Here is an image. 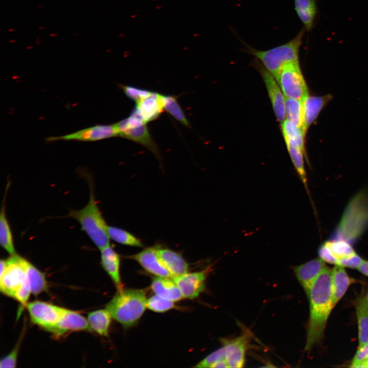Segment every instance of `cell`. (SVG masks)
I'll return each instance as SVG.
<instances>
[{"mask_svg": "<svg viewBox=\"0 0 368 368\" xmlns=\"http://www.w3.org/2000/svg\"><path fill=\"white\" fill-rule=\"evenodd\" d=\"M307 297L310 303V315L305 350L308 352L322 340L328 317L334 307L331 269L326 267L320 274Z\"/></svg>", "mask_w": 368, "mask_h": 368, "instance_id": "1", "label": "cell"}, {"mask_svg": "<svg viewBox=\"0 0 368 368\" xmlns=\"http://www.w3.org/2000/svg\"><path fill=\"white\" fill-rule=\"evenodd\" d=\"M368 228V191L356 194L349 201L331 240L354 243Z\"/></svg>", "mask_w": 368, "mask_h": 368, "instance_id": "2", "label": "cell"}, {"mask_svg": "<svg viewBox=\"0 0 368 368\" xmlns=\"http://www.w3.org/2000/svg\"><path fill=\"white\" fill-rule=\"evenodd\" d=\"M87 177L90 195L86 205L78 210H71L68 217L76 220L95 246L100 250L110 245L109 237L105 220L96 199L94 185L89 176Z\"/></svg>", "mask_w": 368, "mask_h": 368, "instance_id": "3", "label": "cell"}, {"mask_svg": "<svg viewBox=\"0 0 368 368\" xmlns=\"http://www.w3.org/2000/svg\"><path fill=\"white\" fill-rule=\"evenodd\" d=\"M147 298L144 290L124 289L118 290L106 308L112 318L124 328L135 325L147 307Z\"/></svg>", "mask_w": 368, "mask_h": 368, "instance_id": "4", "label": "cell"}, {"mask_svg": "<svg viewBox=\"0 0 368 368\" xmlns=\"http://www.w3.org/2000/svg\"><path fill=\"white\" fill-rule=\"evenodd\" d=\"M305 29L302 28L292 39L271 49L261 51L246 45L245 52L255 57L276 79L286 64L299 61V51Z\"/></svg>", "mask_w": 368, "mask_h": 368, "instance_id": "5", "label": "cell"}, {"mask_svg": "<svg viewBox=\"0 0 368 368\" xmlns=\"http://www.w3.org/2000/svg\"><path fill=\"white\" fill-rule=\"evenodd\" d=\"M28 262L16 253L1 260L0 289L2 293L15 298L20 289L29 284Z\"/></svg>", "mask_w": 368, "mask_h": 368, "instance_id": "6", "label": "cell"}, {"mask_svg": "<svg viewBox=\"0 0 368 368\" xmlns=\"http://www.w3.org/2000/svg\"><path fill=\"white\" fill-rule=\"evenodd\" d=\"M275 80L286 98L303 101L309 95L299 61L285 65Z\"/></svg>", "mask_w": 368, "mask_h": 368, "instance_id": "7", "label": "cell"}, {"mask_svg": "<svg viewBox=\"0 0 368 368\" xmlns=\"http://www.w3.org/2000/svg\"><path fill=\"white\" fill-rule=\"evenodd\" d=\"M31 321L48 331L58 321L65 309L40 301L28 303L26 306Z\"/></svg>", "mask_w": 368, "mask_h": 368, "instance_id": "8", "label": "cell"}, {"mask_svg": "<svg viewBox=\"0 0 368 368\" xmlns=\"http://www.w3.org/2000/svg\"><path fill=\"white\" fill-rule=\"evenodd\" d=\"M116 136H119V132L116 124H114L112 125H97L72 133L59 136L50 137L47 140L49 141L72 140L92 142Z\"/></svg>", "mask_w": 368, "mask_h": 368, "instance_id": "9", "label": "cell"}, {"mask_svg": "<svg viewBox=\"0 0 368 368\" xmlns=\"http://www.w3.org/2000/svg\"><path fill=\"white\" fill-rule=\"evenodd\" d=\"M255 65L263 78L275 116L278 121L282 123L286 120V97L274 77L258 61Z\"/></svg>", "mask_w": 368, "mask_h": 368, "instance_id": "10", "label": "cell"}, {"mask_svg": "<svg viewBox=\"0 0 368 368\" xmlns=\"http://www.w3.org/2000/svg\"><path fill=\"white\" fill-rule=\"evenodd\" d=\"M250 340V334L247 332L235 338L221 339L229 367L240 368L244 366L246 352Z\"/></svg>", "mask_w": 368, "mask_h": 368, "instance_id": "11", "label": "cell"}, {"mask_svg": "<svg viewBox=\"0 0 368 368\" xmlns=\"http://www.w3.org/2000/svg\"><path fill=\"white\" fill-rule=\"evenodd\" d=\"M209 271V268L199 271L187 272L173 278L183 297L194 299L199 295L205 288V281Z\"/></svg>", "mask_w": 368, "mask_h": 368, "instance_id": "12", "label": "cell"}, {"mask_svg": "<svg viewBox=\"0 0 368 368\" xmlns=\"http://www.w3.org/2000/svg\"><path fill=\"white\" fill-rule=\"evenodd\" d=\"M91 331L87 319L79 313L65 309L57 323L48 332L56 337L71 332Z\"/></svg>", "mask_w": 368, "mask_h": 368, "instance_id": "13", "label": "cell"}, {"mask_svg": "<svg viewBox=\"0 0 368 368\" xmlns=\"http://www.w3.org/2000/svg\"><path fill=\"white\" fill-rule=\"evenodd\" d=\"M326 267L324 262L319 258L294 267L295 275L307 297L315 281Z\"/></svg>", "mask_w": 368, "mask_h": 368, "instance_id": "14", "label": "cell"}, {"mask_svg": "<svg viewBox=\"0 0 368 368\" xmlns=\"http://www.w3.org/2000/svg\"><path fill=\"white\" fill-rule=\"evenodd\" d=\"M146 271L155 277L172 278L171 275L159 258L156 247H148L130 256Z\"/></svg>", "mask_w": 368, "mask_h": 368, "instance_id": "15", "label": "cell"}, {"mask_svg": "<svg viewBox=\"0 0 368 368\" xmlns=\"http://www.w3.org/2000/svg\"><path fill=\"white\" fill-rule=\"evenodd\" d=\"M119 136L130 140L147 148L160 160L158 147L152 139L146 123L125 127L118 130Z\"/></svg>", "mask_w": 368, "mask_h": 368, "instance_id": "16", "label": "cell"}, {"mask_svg": "<svg viewBox=\"0 0 368 368\" xmlns=\"http://www.w3.org/2000/svg\"><path fill=\"white\" fill-rule=\"evenodd\" d=\"M157 254L173 278L188 272L189 265L181 254L169 248L156 247Z\"/></svg>", "mask_w": 368, "mask_h": 368, "instance_id": "17", "label": "cell"}, {"mask_svg": "<svg viewBox=\"0 0 368 368\" xmlns=\"http://www.w3.org/2000/svg\"><path fill=\"white\" fill-rule=\"evenodd\" d=\"M100 250L101 263L103 268L111 279L118 290H122L123 288L120 277L119 255L110 245Z\"/></svg>", "mask_w": 368, "mask_h": 368, "instance_id": "18", "label": "cell"}, {"mask_svg": "<svg viewBox=\"0 0 368 368\" xmlns=\"http://www.w3.org/2000/svg\"><path fill=\"white\" fill-rule=\"evenodd\" d=\"M162 96L152 92L136 103L135 108L146 123L157 118L164 110Z\"/></svg>", "mask_w": 368, "mask_h": 368, "instance_id": "19", "label": "cell"}, {"mask_svg": "<svg viewBox=\"0 0 368 368\" xmlns=\"http://www.w3.org/2000/svg\"><path fill=\"white\" fill-rule=\"evenodd\" d=\"M330 98V95L324 96L308 95L303 100L304 110L303 132L305 135L308 128L317 118L320 111Z\"/></svg>", "mask_w": 368, "mask_h": 368, "instance_id": "20", "label": "cell"}, {"mask_svg": "<svg viewBox=\"0 0 368 368\" xmlns=\"http://www.w3.org/2000/svg\"><path fill=\"white\" fill-rule=\"evenodd\" d=\"M151 288L155 294L173 302L183 298L179 287L170 278L154 277L152 280Z\"/></svg>", "mask_w": 368, "mask_h": 368, "instance_id": "21", "label": "cell"}, {"mask_svg": "<svg viewBox=\"0 0 368 368\" xmlns=\"http://www.w3.org/2000/svg\"><path fill=\"white\" fill-rule=\"evenodd\" d=\"M333 302L335 306L342 297L354 280L347 274L343 267L335 265L331 269Z\"/></svg>", "mask_w": 368, "mask_h": 368, "instance_id": "22", "label": "cell"}, {"mask_svg": "<svg viewBox=\"0 0 368 368\" xmlns=\"http://www.w3.org/2000/svg\"><path fill=\"white\" fill-rule=\"evenodd\" d=\"M317 0H294V10L307 32L311 31L317 13Z\"/></svg>", "mask_w": 368, "mask_h": 368, "instance_id": "23", "label": "cell"}, {"mask_svg": "<svg viewBox=\"0 0 368 368\" xmlns=\"http://www.w3.org/2000/svg\"><path fill=\"white\" fill-rule=\"evenodd\" d=\"M111 318V315L106 308L90 312L87 315L91 331L104 337L108 336Z\"/></svg>", "mask_w": 368, "mask_h": 368, "instance_id": "24", "label": "cell"}, {"mask_svg": "<svg viewBox=\"0 0 368 368\" xmlns=\"http://www.w3.org/2000/svg\"><path fill=\"white\" fill-rule=\"evenodd\" d=\"M10 185L7 184L4 199L3 201L0 215V244L1 246L10 255L16 253L12 232L8 220L5 208V198L7 190Z\"/></svg>", "mask_w": 368, "mask_h": 368, "instance_id": "25", "label": "cell"}, {"mask_svg": "<svg viewBox=\"0 0 368 368\" xmlns=\"http://www.w3.org/2000/svg\"><path fill=\"white\" fill-rule=\"evenodd\" d=\"M284 140L294 167L307 193L309 195L307 177L304 165V157H305V155L297 146L292 144L287 139H284Z\"/></svg>", "mask_w": 368, "mask_h": 368, "instance_id": "26", "label": "cell"}, {"mask_svg": "<svg viewBox=\"0 0 368 368\" xmlns=\"http://www.w3.org/2000/svg\"><path fill=\"white\" fill-rule=\"evenodd\" d=\"M285 117L286 120L300 127L303 131L304 123L303 101L286 98Z\"/></svg>", "mask_w": 368, "mask_h": 368, "instance_id": "27", "label": "cell"}, {"mask_svg": "<svg viewBox=\"0 0 368 368\" xmlns=\"http://www.w3.org/2000/svg\"><path fill=\"white\" fill-rule=\"evenodd\" d=\"M27 278L31 293L37 295L48 287L45 275L29 261L27 263Z\"/></svg>", "mask_w": 368, "mask_h": 368, "instance_id": "28", "label": "cell"}, {"mask_svg": "<svg viewBox=\"0 0 368 368\" xmlns=\"http://www.w3.org/2000/svg\"><path fill=\"white\" fill-rule=\"evenodd\" d=\"M281 127L284 138L288 140L292 144L300 148L306 158L307 155L304 145L305 135L301 129L287 120L281 123Z\"/></svg>", "mask_w": 368, "mask_h": 368, "instance_id": "29", "label": "cell"}, {"mask_svg": "<svg viewBox=\"0 0 368 368\" xmlns=\"http://www.w3.org/2000/svg\"><path fill=\"white\" fill-rule=\"evenodd\" d=\"M107 233L109 238L124 245L141 247V241L129 232L116 226H108Z\"/></svg>", "mask_w": 368, "mask_h": 368, "instance_id": "30", "label": "cell"}, {"mask_svg": "<svg viewBox=\"0 0 368 368\" xmlns=\"http://www.w3.org/2000/svg\"><path fill=\"white\" fill-rule=\"evenodd\" d=\"M359 347L368 343V308L360 301L356 305Z\"/></svg>", "mask_w": 368, "mask_h": 368, "instance_id": "31", "label": "cell"}, {"mask_svg": "<svg viewBox=\"0 0 368 368\" xmlns=\"http://www.w3.org/2000/svg\"><path fill=\"white\" fill-rule=\"evenodd\" d=\"M162 100L164 110L183 125L190 127L189 121L178 104L176 97L163 95Z\"/></svg>", "mask_w": 368, "mask_h": 368, "instance_id": "32", "label": "cell"}, {"mask_svg": "<svg viewBox=\"0 0 368 368\" xmlns=\"http://www.w3.org/2000/svg\"><path fill=\"white\" fill-rule=\"evenodd\" d=\"M334 257L338 260L356 254L351 244L343 240L327 241Z\"/></svg>", "mask_w": 368, "mask_h": 368, "instance_id": "33", "label": "cell"}, {"mask_svg": "<svg viewBox=\"0 0 368 368\" xmlns=\"http://www.w3.org/2000/svg\"><path fill=\"white\" fill-rule=\"evenodd\" d=\"M174 302L155 294L147 299V307L151 311L163 313L173 309Z\"/></svg>", "mask_w": 368, "mask_h": 368, "instance_id": "34", "label": "cell"}, {"mask_svg": "<svg viewBox=\"0 0 368 368\" xmlns=\"http://www.w3.org/2000/svg\"><path fill=\"white\" fill-rule=\"evenodd\" d=\"M222 359H225V351L223 347L210 354L198 363L195 367H211L215 363Z\"/></svg>", "mask_w": 368, "mask_h": 368, "instance_id": "35", "label": "cell"}, {"mask_svg": "<svg viewBox=\"0 0 368 368\" xmlns=\"http://www.w3.org/2000/svg\"><path fill=\"white\" fill-rule=\"evenodd\" d=\"M121 88L126 96L136 103L149 96L152 93L131 86L122 85Z\"/></svg>", "mask_w": 368, "mask_h": 368, "instance_id": "36", "label": "cell"}, {"mask_svg": "<svg viewBox=\"0 0 368 368\" xmlns=\"http://www.w3.org/2000/svg\"><path fill=\"white\" fill-rule=\"evenodd\" d=\"M318 255L319 258L324 262L334 265L338 264V260L332 254L327 241L325 242L319 246Z\"/></svg>", "mask_w": 368, "mask_h": 368, "instance_id": "37", "label": "cell"}, {"mask_svg": "<svg viewBox=\"0 0 368 368\" xmlns=\"http://www.w3.org/2000/svg\"><path fill=\"white\" fill-rule=\"evenodd\" d=\"M368 360V343L359 347L354 356L351 367H360L361 365Z\"/></svg>", "mask_w": 368, "mask_h": 368, "instance_id": "38", "label": "cell"}, {"mask_svg": "<svg viewBox=\"0 0 368 368\" xmlns=\"http://www.w3.org/2000/svg\"><path fill=\"white\" fill-rule=\"evenodd\" d=\"M20 342H18L13 350L7 355L2 359L0 362V367H15L16 366V361Z\"/></svg>", "mask_w": 368, "mask_h": 368, "instance_id": "39", "label": "cell"}, {"mask_svg": "<svg viewBox=\"0 0 368 368\" xmlns=\"http://www.w3.org/2000/svg\"><path fill=\"white\" fill-rule=\"evenodd\" d=\"M364 260L356 253L338 260L337 265L343 267L358 268Z\"/></svg>", "mask_w": 368, "mask_h": 368, "instance_id": "40", "label": "cell"}, {"mask_svg": "<svg viewBox=\"0 0 368 368\" xmlns=\"http://www.w3.org/2000/svg\"><path fill=\"white\" fill-rule=\"evenodd\" d=\"M357 269L361 273L368 277V261L364 260Z\"/></svg>", "mask_w": 368, "mask_h": 368, "instance_id": "41", "label": "cell"}, {"mask_svg": "<svg viewBox=\"0 0 368 368\" xmlns=\"http://www.w3.org/2000/svg\"><path fill=\"white\" fill-rule=\"evenodd\" d=\"M211 367H229V365L225 359H222L215 363Z\"/></svg>", "mask_w": 368, "mask_h": 368, "instance_id": "42", "label": "cell"}, {"mask_svg": "<svg viewBox=\"0 0 368 368\" xmlns=\"http://www.w3.org/2000/svg\"><path fill=\"white\" fill-rule=\"evenodd\" d=\"M359 301L368 308V291L363 298L360 299Z\"/></svg>", "mask_w": 368, "mask_h": 368, "instance_id": "43", "label": "cell"}, {"mask_svg": "<svg viewBox=\"0 0 368 368\" xmlns=\"http://www.w3.org/2000/svg\"><path fill=\"white\" fill-rule=\"evenodd\" d=\"M360 367H368V360L363 363Z\"/></svg>", "mask_w": 368, "mask_h": 368, "instance_id": "44", "label": "cell"}]
</instances>
